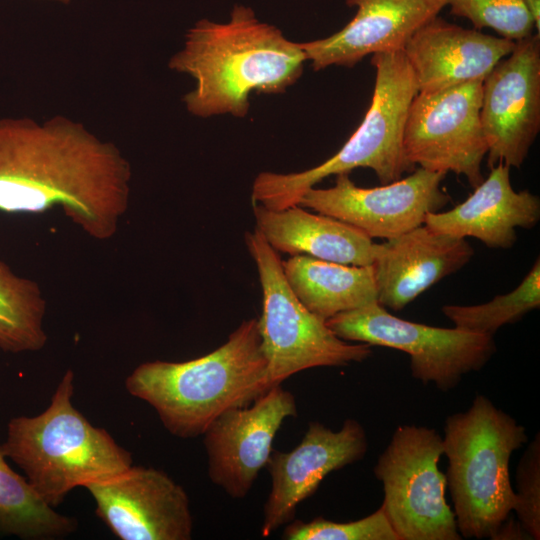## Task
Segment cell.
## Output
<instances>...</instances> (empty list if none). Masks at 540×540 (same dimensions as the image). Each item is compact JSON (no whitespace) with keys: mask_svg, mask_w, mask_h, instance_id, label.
<instances>
[{"mask_svg":"<svg viewBox=\"0 0 540 540\" xmlns=\"http://www.w3.org/2000/svg\"><path fill=\"white\" fill-rule=\"evenodd\" d=\"M131 165L112 142L57 115L0 119V210L61 207L97 240L113 237L128 209Z\"/></svg>","mask_w":540,"mask_h":540,"instance_id":"1","label":"cell"},{"mask_svg":"<svg viewBox=\"0 0 540 540\" xmlns=\"http://www.w3.org/2000/svg\"><path fill=\"white\" fill-rule=\"evenodd\" d=\"M305 61L300 43L259 21L250 7L235 5L227 23L197 21L168 66L195 80L194 89L183 97L191 114L242 118L248 114L251 92H285L301 76Z\"/></svg>","mask_w":540,"mask_h":540,"instance_id":"2","label":"cell"},{"mask_svg":"<svg viewBox=\"0 0 540 540\" xmlns=\"http://www.w3.org/2000/svg\"><path fill=\"white\" fill-rule=\"evenodd\" d=\"M271 387L254 318L207 355L144 362L125 380L128 393L148 403L167 431L183 439L203 435L223 412L251 405Z\"/></svg>","mask_w":540,"mask_h":540,"instance_id":"3","label":"cell"},{"mask_svg":"<svg viewBox=\"0 0 540 540\" xmlns=\"http://www.w3.org/2000/svg\"><path fill=\"white\" fill-rule=\"evenodd\" d=\"M74 374L67 370L49 406L35 416L13 417L0 450L24 472L37 494L56 508L76 487L118 474L131 453L92 425L72 404Z\"/></svg>","mask_w":540,"mask_h":540,"instance_id":"4","label":"cell"},{"mask_svg":"<svg viewBox=\"0 0 540 540\" xmlns=\"http://www.w3.org/2000/svg\"><path fill=\"white\" fill-rule=\"evenodd\" d=\"M446 485L462 538L497 539L516 496L509 464L528 442L526 429L484 395L445 420Z\"/></svg>","mask_w":540,"mask_h":540,"instance_id":"5","label":"cell"},{"mask_svg":"<svg viewBox=\"0 0 540 540\" xmlns=\"http://www.w3.org/2000/svg\"><path fill=\"white\" fill-rule=\"evenodd\" d=\"M371 64L376 71L371 104L342 148L302 172L259 173L252 186V203L272 210L298 205L303 194L324 178L356 168L372 169L382 185L415 170L403 145L409 107L418 93L413 71L403 51L373 54Z\"/></svg>","mask_w":540,"mask_h":540,"instance_id":"6","label":"cell"},{"mask_svg":"<svg viewBox=\"0 0 540 540\" xmlns=\"http://www.w3.org/2000/svg\"><path fill=\"white\" fill-rule=\"evenodd\" d=\"M245 243L259 274L262 314L258 328L272 386L306 369L347 366L372 355L371 345L339 338L298 300L278 252L256 228L245 233Z\"/></svg>","mask_w":540,"mask_h":540,"instance_id":"7","label":"cell"},{"mask_svg":"<svg viewBox=\"0 0 540 540\" xmlns=\"http://www.w3.org/2000/svg\"><path fill=\"white\" fill-rule=\"evenodd\" d=\"M443 439L432 428L399 425L373 472L382 483L383 508L399 540H461L445 498L438 462Z\"/></svg>","mask_w":540,"mask_h":540,"instance_id":"8","label":"cell"},{"mask_svg":"<svg viewBox=\"0 0 540 540\" xmlns=\"http://www.w3.org/2000/svg\"><path fill=\"white\" fill-rule=\"evenodd\" d=\"M327 326L341 339L400 350L410 356L413 378L443 391L481 370L496 352L493 336L407 321L379 303L339 313Z\"/></svg>","mask_w":540,"mask_h":540,"instance_id":"9","label":"cell"},{"mask_svg":"<svg viewBox=\"0 0 540 540\" xmlns=\"http://www.w3.org/2000/svg\"><path fill=\"white\" fill-rule=\"evenodd\" d=\"M482 83L416 94L403 138L405 154L414 166L462 175L472 188L484 180L481 165L488 144L480 118Z\"/></svg>","mask_w":540,"mask_h":540,"instance_id":"10","label":"cell"},{"mask_svg":"<svg viewBox=\"0 0 540 540\" xmlns=\"http://www.w3.org/2000/svg\"><path fill=\"white\" fill-rule=\"evenodd\" d=\"M349 173L336 175L327 189H308L298 205L350 224L368 237L389 239L424 224L429 213L449 203L441 188L446 174L415 168L412 173L380 187L362 188Z\"/></svg>","mask_w":540,"mask_h":540,"instance_id":"11","label":"cell"},{"mask_svg":"<svg viewBox=\"0 0 540 540\" xmlns=\"http://www.w3.org/2000/svg\"><path fill=\"white\" fill-rule=\"evenodd\" d=\"M487 163L520 168L540 130V36L515 41L482 83Z\"/></svg>","mask_w":540,"mask_h":540,"instance_id":"12","label":"cell"},{"mask_svg":"<svg viewBox=\"0 0 540 540\" xmlns=\"http://www.w3.org/2000/svg\"><path fill=\"white\" fill-rule=\"evenodd\" d=\"M97 516L121 540H189L193 518L184 488L165 472L131 465L86 485Z\"/></svg>","mask_w":540,"mask_h":540,"instance_id":"13","label":"cell"},{"mask_svg":"<svg viewBox=\"0 0 540 540\" xmlns=\"http://www.w3.org/2000/svg\"><path fill=\"white\" fill-rule=\"evenodd\" d=\"M296 416L295 397L281 384L247 407L223 412L203 433L210 480L231 498L246 497L267 464L283 421Z\"/></svg>","mask_w":540,"mask_h":540,"instance_id":"14","label":"cell"},{"mask_svg":"<svg viewBox=\"0 0 540 540\" xmlns=\"http://www.w3.org/2000/svg\"><path fill=\"white\" fill-rule=\"evenodd\" d=\"M367 450L365 429L351 418L338 431L310 422L291 451L272 450L265 466L271 490L263 507L261 535L268 537L291 522L298 505L316 492L328 474L361 460Z\"/></svg>","mask_w":540,"mask_h":540,"instance_id":"15","label":"cell"},{"mask_svg":"<svg viewBox=\"0 0 540 540\" xmlns=\"http://www.w3.org/2000/svg\"><path fill=\"white\" fill-rule=\"evenodd\" d=\"M474 254L465 238L439 233L424 224L374 243L372 270L377 301L402 310L428 288L464 267Z\"/></svg>","mask_w":540,"mask_h":540,"instance_id":"16","label":"cell"},{"mask_svg":"<svg viewBox=\"0 0 540 540\" xmlns=\"http://www.w3.org/2000/svg\"><path fill=\"white\" fill-rule=\"evenodd\" d=\"M351 21L326 38L300 43L315 71L351 68L370 54L403 51L411 36L438 16L447 0H346Z\"/></svg>","mask_w":540,"mask_h":540,"instance_id":"17","label":"cell"},{"mask_svg":"<svg viewBox=\"0 0 540 540\" xmlns=\"http://www.w3.org/2000/svg\"><path fill=\"white\" fill-rule=\"evenodd\" d=\"M514 46L515 41L466 29L436 16L411 36L403 52L418 92L433 93L483 81Z\"/></svg>","mask_w":540,"mask_h":540,"instance_id":"18","label":"cell"},{"mask_svg":"<svg viewBox=\"0 0 540 540\" xmlns=\"http://www.w3.org/2000/svg\"><path fill=\"white\" fill-rule=\"evenodd\" d=\"M540 219V199L528 190L515 191L510 167L498 163L473 193L446 212L427 214L424 225L458 238L473 237L487 247L508 249L516 228L531 229Z\"/></svg>","mask_w":540,"mask_h":540,"instance_id":"19","label":"cell"},{"mask_svg":"<svg viewBox=\"0 0 540 540\" xmlns=\"http://www.w3.org/2000/svg\"><path fill=\"white\" fill-rule=\"evenodd\" d=\"M256 229L276 251L307 255L346 265L369 266L372 239L336 218L313 214L300 205L272 210L252 204Z\"/></svg>","mask_w":540,"mask_h":540,"instance_id":"20","label":"cell"},{"mask_svg":"<svg viewBox=\"0 0 540 540\" xmlns=\"http://www.w3.org/2000/svg\"><path fill=\"white\" fill-rule=\"evenodd\" d=\"M285 278L298 300L323 320L377 301L371 265L355 266L293 255L282 262Z\"/></svg>","mask_w":540,"mask_h":540,"instance_id":"21","label":"cell"},{"mask_svg":"<svg viewBox=\"0 0 540 540\" xmlns=\"http://www.w3.org/2000/svg\"><path fill=\"white\" fill-rule=\"evenodd\" d=\"M77 529V520L49 506L26 477L16 473L0 450V535L55 540Z\"/></svg>","mask_w":540,"mask_h":540,"instance_id":"22","label":"cell"},{"mask_svg":"<svg viewBox=\"0 0 540 540\" xmlns=\"http://www.w3.org/2000/svg\"><path fill=\"white\" fill-rule=\"evenodd\" d=\"M46 302L37 283L15 275L0 260V349L35 352L47 342Z\"/></svg>","mask_w":540,"mask_h":540,"instance_id":"23","label":"cell"},{"mask_svg":"<svg viewBox=\"0 0 540 540\" xmlns=\"http://www.w3.org/2000/svg\"><path fill=\"white\" fill-rule=\"evenodd\" d=\"M540 306V261H535L529 273L511 292L497 295L478 305H445L443 314L455 327L473 333L493 336L506 324L521 320Z\"/></svg>","mask_w":540,"mask_h":540,"instance_id":"24","label":"cell"},{"mask_svg":"<svg viewBox=\"0 0 540 540\" xmlns=\"http://www.w3.org/2000/svg\"><path fill=\"white\" fill-rule=\"evenodd\" d=\"M450 13L468 19L476 30L491 28L518 41L533 34L534 21L522 0H447Z\"/></svg>","mask_w":540,"mask_h":540,"instance_id":"25","label":"cell"},{"mask_svg":"<svg viewBox=\"0 0 540 540\" xmlns=\"http://www.w3.org/2000/svg\"><path fill=\"white\" fill-rule=\"evenodd\" d=\"M286 540H399L380 506L372 514L355 521L338 523L323 517L310 522L292 520L284 528Z\"/></svg>","mask_w":540,"mask_h":540,"instance_id":"26","label":"cell"},{"mask_svg":"<svg viewBox=\"0 0 540 540\" xmlns=\"http://www.w3.org/2000/svg\"><path fill=\"white\" fill-rule=\"evenodd\" d=\"M529 443L516 471V512L520 528L531 539H540V437Z\"/></svg>","mask_w":540,"mask_h":540,"instance_id":"27","label":"cell"},{"mask_svg":"<svg viewBox=\"0 0 540 540\" xmlns=\"http://www.w3.org/2000/svg\"><path fill=\"white\" fill-rule=\"evenodd\" d=\"M526 9L530 13L533 21L535 29L537 30V34H539L540 31V0H522Z\"/></svg>","mask_w":540,"mask_h":540,"instance_id":"28","label":"cell"},{"mask_svg":"<svg viewBox=\"0 0 540 540\" xmlns=\"http://www.w3.org/2000/svg\"><path fill=\"white\" fill-rule=\"evenodd\" d=\"M47 1H55V2H61V3H69L71 0H47Z\"/></svg>","mask_w":540,"mask_h":540,"instance_id":"29","label":"cell"}]
</instances>
